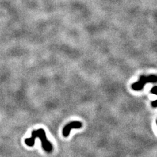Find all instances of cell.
<instances>
[{
	"instance_id": "cell-1",
	"label": "cell",
	"mask_w": 157,
	"mask_h": 157,
	"mask_svg": "<svg viewBox=\"0 0 157 157\" xmlns=\"http://www.w3.org/2000/svg\"><path fill=\"white\" fill-rule=\"evenodd\" d=\"M36 138L40 139L43 150L47 152V153H51L52 151V145L51 142L47 140L45 130L42 128L33 130L32 132L31 137L25 140V144L29 147H33L35 144Z\"/></svg>"
},
{
	"instance_id": "cell-2",
	"label": "cell",
	"mask_w": 157,
	"mask_h": 157,
	"mask_svg": "<svg viewBox=\"0 0 157 157\" xmlns=\"http://www.w3.org/2000/svg\"><path fill=\"white\" fill-rule=\"evenodd\" d=\"M149 82H157V75H141L140 77V79L137 82H134L132 84V89L139 91L144 88V86Z\"/></svg>"
},
{
	"instance_id": "cell-3",
	"label": "cell",
	"mask_w": 157,
	"mask_h": 157,
	"mask_svg": "<svg viewBox=\"0 0 157 157\" xmlns=\"http://www.w3.org/2000/svg\"><path fill=\"white\" fill-rule=\"evenodd\" d=\"M82 127V123L80 121H73L66 124L63 128L62 134L64 137L69 136L71 129H78Z\"/></svg>"
},
{
	"instance_id": "cell-4",
	"label": "cell",
	"mask_w": 157,
	"mask_h": 157,
	"mask_svg": "<svg viewBox=\"0 0 157 157\" xmlns=\"http://www.w3.org/2000/svg\"><path fill=\"white\" fill-rule=\"evenodd\" d=\"M151 92L152 94L157 95V86H154L151 88ZM151 105L153 106V107H157V100L152 101L151 102Z\"/></svg>"
},
{
	"instance_id": "cell-5",
	"label": "cell",
	"mask_w": 157,
	"mask_h": 157,
	"mask_svg": "<svg viewBox=\"0 0 157 157\" xmlns=\"http://www.w3.org/2000/svg\"><path fill=\"white\" fill-rule=\"evenodd\" d=\"M156 125H157V120H156Z\"/></svg>"
}]
</instances>
